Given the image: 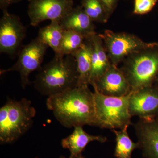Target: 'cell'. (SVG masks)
Listing matches in <instances>:
<instances>
[{"label":"cell","mask_w":158,"mask_h":158,"mask_svg":"<svg viewBox=\"0 0 158 158\" xmlns=\"http://www.w3.org/2000/svg\"><path fill=\"white\" fill-rule=\"evenodd\" d=\"M93 36L87 38L83 45L72 55L77 62L78 73L77 86L90 85L93 51Z\"/></svg>","instance_id":"obj_15"},{"label":"cell","mask_w":158,"mask_h":158,"mask_svg":"<svg viewBox=\"0 0 158 158\" xmlns=\"http://www.w3.org/2000/svg\"><path fill=\"white\" fill-rule=\"evenodd\" d=\"M155 83H156V85L157 86H158V75L156 79Z\"/></svg>","instance_id":"obj_25"},{"label":"cell","mask_w":158,"mask_h":158,"mask_svg":"<svg viewBox=\"0 0 158 158\" xmlns=\"http://www.w3.org/2000/svg\"><path fill=\"white\" fill-rule=\"evenodd\" d=\"M92 86L100 93L106 96L122 97L131 92L129 84L123 71L113 64Z\"/></svg>","instance_id":"obj_11"},{"label":"cell","mask_w":158,"mask_h":158,"mask_svg":"<svg viewBox=\"0 0 158 158\" xmlns=\"http://www.w3.org/2000/svg\"><path fill=\"white\" fill-rule=\"evenodd\" d=\"M48 46L38 38L22 47L19 51L18 59L13 66L8 69L1 70V75L10 71L19 73L23 88L30 83L29 77L33 72L39 70Z\"/></svg>","instance_id":"obj_7"},{"label":"cell","mask_w":158,"mask_h":158,"mask_svg":"<svg viewBox=\"0 0 158 158\" xmlns=\"http://www.w3.org/2000/svg\"><path fill=\"white\" fill-rule=\"evenodd\" d=\"M64 30H72L87 37L96 34L93 21L81 6L73 8L59 22Z\"/></svg>","instance_id":"obj_13"},{"label":"cell","mask_w":158,"mask_h":158,"mask_svg":"<svg viewBox=\"0 0 158 158\" xmlns=\"http://www.w3.org/2000/svg\"><path fill=\"white\" fill-rule=\"evenodd\" d=\"M31 25L37 27L47 20L60 21L74 8L73 0H29Z\"/></svg>","instance_id":"obj_8"},{"label":"cell","mask_w":158,"mask_h":158,"mask_svg":"<svg viewBox=\"0 0 158 158\" xmlns=\"http://www.w3.org/2000/svg\"><path fill=\"white\" fill-rule=\"evenodd\" d=\"M129 109L132 116L144 119L157 118L158 116V86L153 85L131 92Z\"/></svg>","instance_id":"obj_10"},{"label":"cell","mask_w":158,"mask_h":158,"mask_svg":"<svg viewBox=\"0 0 158 158\" xmlns=\"http://www.w3.org/2000/svg\"><path fill=\"white\" fill-rule=\"evenodd\" d=\"M36 113L29 100H9L0 109L1 144L12 143L25 134L32 126Z\"/></svg>","instance_id":"obj_3"},{"label":"cell","mask_w":158,"mask_h":158,"mask_svg":"<svg viewBox=\"0 0 158 158\" xmlns=\"http://www.w3.org/2000/svg\"><path fill=\"white\" fill-rule=\"evenodd\" d=\"M122 70L127 79L131 92L154 85L158 75V51L137 56Z\"/></svg>","instance_id":"obj_5"},{"label":"cell","mask_w":158,"mask_h":158,"mask_svg":"<svg viewBox=\"0 0 158 158\" xmlns=\"http://www.w3.org/2000/svg\"><path fill=\"white\" fill-rule=\"evenodd\" d=\"M74 128L73 132L62 141V147L70 151V155L69 158H74L82 154L85 147L90 142L98 141L104 143L107 141V138L105 136L89 135L83 129V126Z\"/></svg>","instance_id":"obj_14"},{"label":"cell","mask_w":158,"mask_h":158,"mask_svg":"<svg viewBox=\"0 0 158 158\" xmlns=\"http://www.w3.org/2000/svg\"><path fill=\"white\" fill-rule=\"evenodd\" d=\"M93 51L91 61L90 85H93L100 78L111 65L104 47L102 40L99 35L92 36Z\"/></svg>","instance_id":"obj_16"},{"label":"cell","mask_w":158,"mask_h":158,"mask_svg":"<svg viewBox=\"0 0 158 158\" xmlns=\"http://www.w3.org/2000/svg\"><path fill=\"white\" fill-rule=\"evenodd\" d=\"M157 118L158 119V116L157 117Z\"/></svg>","instance_id":"obj_26"},{"label":"cell","mask_w":158,"mask_h":158,"mask_svg":"<svg viewBox=\"0 0 158 158\" xmlns=\"http://www.w3.org/2000/svg\"><path fill=\"white\" fill-rule=\"evenodd\" d=\"M87 38L76 31L64 30L60 54L57 56H63L73 55L83 45Z\"/></svg>","instance_id":"obj_19"},{"label":"cell","mask_w":158,"mask_h":158,"mask_svg":"<svg viewBox=\"0 0 158 158\" xmlns=\"http://www.w3.org/2000/svg\"><path fill=\"white\" fill-rule=\"evenodd\" d=\"M27 35V28L20 18L3 11L0 19V52L12 56L20 48Z\"/></svg>","instance_id":"obj_9"},{"label":"cell","mask_w":158,"mask_h":158,"mask_svg":"<svg viewBox=\"0 0 158 158\" xmlns=\"http://www.w3.org/2000/svg\"><path fill=\"white\" fill-rule=\"evenodd\" d=\"M81 6L93 21L105 23L107 20L109 15L100 0H82Z\"/></svg>","instance_id":"obj_20"},{"label":"cell","mask_w":158,"mask_h":158,"mask_svg":"<svg viewBox=\"0 0 158 158\" xmlns=\"http://www.w3.org/2000/svg\"><path fill=\"white\" fill-rule=\"evenodd\" d=\"M104 6L108 15L112 13L117 5L118 0H100Z\"/></svg>","instance_id":"obj_22"},{"label":"cell","mask_w":158,"mask_h":158,"mask_svg":"<svg viewBox=\"0 0 158 158\" xmlns=\"http://www.w3.org/2000/svg\"><path fill=\"white\" fill-rule=\"evenodd\" d=\"M134 14L143 15L150 12L156 6L158 0H134Z\"/></svg>","instance_id":"obj_21"},{"label":"cell","mask_w":158,"mask_h":158,"mask_svg":"<svg viewBox=\"0 0 158 158\" xmlns=\"http://www.w3.org/2000/svg\"><path fill=\"white\" fill-rule=\"evenodd\" d=\"M47 106L57 120L67 128L96 127L94 94L88 86H77L48 97Z\"/></svg>","instance_id":"obj_1"},{"label":"cell","mask_w":158,"mask_h":158,"mask_svg":"<svg viewBox=\"0 0 158 158\" xmlns=\"http://www.w3.org/2000/svg\"><path fill=\"white\" fill-rule=\"evenodd\" d=\"M39 70L34 87L42 95L53 96L77 86L78 73L73 55H55L51 62Z\"/></svg>","instance_id":"obj_2"},{"label":"cell","mask_w":158,"mask_h":158,"mask_svg":"<svg viewBox=\"0 0 158 158\" xmlns=\"http://www.w3.org/2000/svg\"><path fill=\"white\" fill-rule=\"evenodd\" d=\"M139 149L145 158H158V119L140 118L134 124Z\"/></svg>","instance_id":"obj_12"},{"label":"cell","mask_w":158,"mask_h":158,"mask_svg":"<svg viewBox=\"0 0 158 158\" xmlns=\"http://www.w3.org/2000/svg\"><path fill=\"white\" fill-rule=\"evenodd\" d=\"M64 29L58 21H52L49 25L40 29L37 37L48 47L55 55H59L63 38Z\"/></svg>","instance_id":"obj_17"},{"label":"cell","mask_w":158,"mask_h":158,"mask_svg":"<svg viewBox=\"0 0 158 158\" xmlns=\"http://www.w3.org/2000/svg\"><path fill=\"white\" fill-rule=\"evenodd\" d=\"M127 128L120 131L111 130L116 136V145L114 156L116 158H132L133 151L139 148L138 142H133L130 138L127 133Z\"/></svg>","instance_id":"obj_18"},{"label":"cell","mask_w":158,"mask_h":158,"mask_svg":"<svg viewBox=\"0 0 158 158\" xmlns=\"http://www.w3.org/2000/svg\"><path fill=\"white\" fill-rule=\"evenodd\" d=\"M94 89L96 127L111 130H121L132 124V116L129 109L131 92L124 96H109Z\"/></svg>","instance_id":"obj_4"},{"label":"cell","mask_w":158,"mask_h":158,"mask_svg":"<svg viewBox=\"0 0 158 158\" xmlns=\"http://www.w3.org/2000/svg\"><path fill=\"white\" fill-rule=\"evenodd\" d=\"M104 43L112 64L117 65L126 56L142 50L158 47L156 43H148L134 35L125 33H114L106 31L99 35Z\"/></svg>","instance_id":"obj_6"},{"label":"cell","mask_w":158,"mask_h":158,"mask_svg":"<svg viewBox=\"0 0 158 158\" xmlns=\"http://www.w3.org/2000/svg\"><path fill=\"white\" fill-rule=\"evenodd\" d=\"M74 158H85V157H84V156L82 155V154H81L79 155L78 156H77L76 157Z\"/></svg>","instance_id":"obj_24"},{"label":"cell","mask_w":158,"mask_h":158,"mask_svg":"<svg viewBox=\"0 0 158 158\" xmlns=\"http://www.w3.org/2000/svg\"><path fill=\"white\" fill-rule=\"evenodd\" d=\"M24 0H0V8L3 11H8V8L11 5L16 4ZM28 2L29 0H26Z\"/></svg>","instance_id":"obj_23"}]
</instances>
